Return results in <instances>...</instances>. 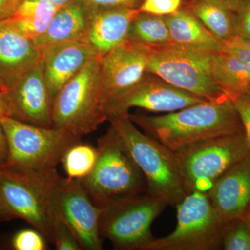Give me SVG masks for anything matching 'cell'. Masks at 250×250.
I'll list each match as a JSON object with an SVG mask.
<instances>
[{
  "label": "cell",
  "mask_w": 250,
  "mask_h": 250,
  "mask_svg": "<svg viewBox=\"0 0 250 250\" xmlns=\"http://www.w3.org/2000/svg\"><path fill=\"white\" fill-rule=\"evenodd\" d=\"M230 1H236V0H230Z\"/></svg>",
  "instance_id": "obj_41"
},
{
  "label": "cell",
  "mask_w": 250,
  "mask_h": 250,
  "mask_svg": "<svg viewBox=\"0 0 250 250\" xmlns=\"http://www.w3.org/2000/svg\"><path fill=\"white\" fill-rule=\"evenodd\" d=\"M149 192L121 197L102 207L100 234L120 250H143L154 238L151 225L167 206Z\"/></svg>",
  "instance_id": "obj_6"
},
{
  "label": "cell",
  "mask_w": 250,
  "mask_h": 250,
  "mask_svg": "<svg viewBox=\"0 0 250 250\" xmlns=\"http://www.w3.org/2000/svg\"><path fill=\"white\" fill-rule=\"evenodd\" d=\"M60 177L56 167H0V205L6 220H25L53 244L52 195Z\"/></svg>",
  "instance_id": "obj_2"
},
{
  "label": "cell",
  "mask_w": 250,
  "mask_h": 250,
  "mask_svg": "<svg viewBox=\"0 0 250 250\" xmlns=\"http://www.w3.org/2000/svg\"><path fill=\"white\" fill-rule=\"evenodd\" d=\"M43 1H47L49 4L54 5V6L58 8V9H62L64 6H66L67 5L75 2L77 0H43Z\"/></svg>",
  "instance_id": "obj_37"
},
{
  "label": "cell",
  "mask_w": 250,
  "mask_h": 250,
  "mask_svg": "<svg viewBox=\"0 0 250 250\" xmlns=\"http://www.w3.org/2000/svg\"><path fill=\"white\" fill-rule=\"evenodd\" d=\"M89 11L85 42L98 57L127 42L130 26L139 9H111Z\"/></svg>",
  "instance_id": "obj_18"
},
{
  "label": "cell",
  "mask_w": 250,
  "mask_h": 250,
  "mask_svg": "<svg viewBox=\"0 0 250 250\" xmlns=\"http://www.w3.org/2000/svg\"><path fill=\"white\" fill-rule=\"evenodd\" d=\"M0 220H6L5 218L4 212H3L2 208H1V205H0Z\"/></svg>",
  "instance_id": "obj_38"
},
{
  "label": "cell",
  "mask_w": 250,
  "mask_h": 250,
  "mask_svg": "<svg viewBox=\"0 0 250 250\" xmlns=\"http://www.w3.org/2000/svg\"><path fill=\"white\" fill-rule=\"evenodd\" d=\"M45 237L38 230L23 229L13 237V248L16 250H45L47 249Z\"/></svg>",
  "instance_id": "obj_28"
},
{
  "label": "cell",
  "mask_w": 250,
  "mask_h": 250,
  "mask_svg": "<svg viewBox=\"0 0 250 250\" xmlns=\"http://www.w3.org/2000/svg\"><path fill=\"white\" fill-rule=\"evenodd\" d=\"M9 145V159L5 166L21 168H54L64 154L81 142L66 130L43 127L24 123L13 117L0 118Z\"/></svg>",
  "instance_id": "obj_10"
},
{
  "label": "cell",
  "mask_w": 250,
  "mask_h": 250,
  "mask_svg": "<svg viewBox=\"0 0 250 250\" xmlns=\"http://www.w3.org/2000/svg\"><path fill=\"white\" fill-rule=\"evenodd\" d=\"M207 195L224 223L246 218L250 207V152L220 177Z\"/></svg>",
  "instance_id": "obj_16"
},
{
  "label": "cell",
  "mask_w": 250,
  "mask_h": 250,
  "mask_svg": "<svg viewBox=\"0 0 250 250\" xmlns=\"http://www.w3.org/2000/svg\"><path fill=\"white\" fill-rule=\"evenodd\" d=\"M0 90L1 91H9V89L1 82H0Z\"/></svg>",
  "instance_id": "obj_39"
},
{
  "label": "cell",
  "mask_w": 250,
  "mask_h": 250,
  "mask_svg": "<svg viewBox=\"0 0 250 250\" xmlns=\"http://www.w3.org/2000/svg\"><path fill=\"white\" fill-rule=\"evenodd\" d=\"M183 8L195 16L223 45L238 36L234 12L229 0H189Z\"/></svg>",
  "instance_id": "obj_21"
},
{
  "label": "cell",
  "mask_w": 250,
  "mask_h": 250,
  "mask_svg": "<svg viewBox=\"0 0 250 250\" xmlns=\"http://www.w3.org/2000/svg\"><path fill=\"white\" fill-rule=\"evenodd\" d=\"M54 243L57 250H82L76 237L67 224L54 212Z\"/></svg>",
  "instance_id": "obj_27"
},
{
  "label": "cell",
  "mask_w": 250,
  "mask_h": 250,
  "mask_svg": "<svg viewBox=\"0 0 250 250\" xmlns=\"http://www.w3.org/2000/svg\"><path fill=\"white\" fill-rule=\"evenodd\" d=\"M241 119L250 149V95L240 94L230 97Z\"/></svg>",
  "instance_id": "obj_32"
},
{
  "label": "cell",
  "mask_w": 250,
  "mask_h": 250,
  "mask_svg": "<svg viewBox=\"0 0 250 250\" xmlns=\"http://www.w3.org/2000/svg\"><path fill=\"white\" fill-rule=\"evenodd\" d=\"M127 42L148 50L174 46L165 16L140 11L130 26Z\"/></svg>",
  "instance_id": "obj_23"
},
{
  "label": "cell",
  "mask_w": 250,
  "mask_h": 250,
  "mask_svg": "<svg viewBox=\"0 0 250 250\" xmlns=\"http://www.w3.org/2000/svg\"><path fill=\"white\" fill-rule=\"evenodd\" d=\"M96 57V52L83 41L59 42L42 48V71L53 103L64 85Z\"/></svg>",
  "instance_id": "obj_17"
},
{
  "label": "cell",
  "mask_w": 250,
  "mask_h": 250,
  "mask_svg": "<svg viewBox=\"0 0 250 250\" xmlns=\"http://www.w3.org/2000/svg\"><path fill=\"white\" fill-rule=\"evenodd\" d=\"M207 102L179 89L160 77L147 72L132 88L104 105V113L109 118L128 116L131 108L154 113H171Z\"/></svg>",
  "instance_id": "obj_12"
},
{
  "label": "cell",
  "mask_w": 250,
  "mask_h": 250,
  "mask_svg": "<svg viewBox=\"0 0 250 250\" xmlns=\"http://www.w3.org/2000/svg\"><path fill=\"white\" fill-rule=\"evenodd\" d=\"M211 69L215 82L229 96L249 94L250 63L221 50L212 53Z\"/></svg>",
  "instance_id": "obj_22"
},
{
  "label": "cell",
  "mask_w": 250,
  "mask_h": 250,
  "mask_svg": "<svg viewBox=\"0 0 250 250\" xmlns=\"http://www.w3.org/2000/svg\"><path fill=\"white\" fill-rule=\"evenodd\" d=\"M250 95V93H249Z\"/></svg>",
  "instance_id": "obj_42"
},
{
  "label": "cell",
  "mask_w": 250,
  "mask_h": 250,
  "mask_svg": "<svg viewBox=\"0 0 250 250\" xmlns=\"http://www.w3.org/2000/svg\"><path fill=\"white\" fill-rule=\"evenodd\" d=\"M108 121L144 176L147 192L163 197L173 207L183 201L187 192L175 153L141 132L129 115Z\"/></svg>",
  "instance_id": "obj_3"
},
{
  "label": "cell",
  "mask_w": 250,
  "mask_h": 250,
  "mask_svg": "<svg viewBox=\"0 0 250 250\" xmlns=\"http://www.w3.org/2000/svg\"><path fill=\"white\" fill-rule=\"evenodd\" d=\"M97 148L93 170L81 179L95 205L102 207L116 199L147 191L144 176L110 125Z\"/></svg>",
  "instance_id": "obj_4"
},
{
  "label": "cell",
  "mask_w": 250,
  "mask_h": 250,
  "mask_svg": "<svg viewBox=\"0 0 250 250\" xmlns=\"http://www.w3.org/2000/svg\"><path fill=\"white\" fill-rule=\"evenodd\" d=\"M250 152L244 131L194 143L175 153L186 191L207 193L218 179Z\"/></svg>",
  "instance_id": "obj_7"
},
{
  "label": "cell",
  "mask_w": 250,
  "mask_h": 250,
  "mask_svg": "<svg viewBox=\"0 0 250 250\" xmlns=\"http://www.w3.org/2000/svg\"><path fill=\"white\" fill-rule=\"evenodd\" d=\"M246 218V220H248V223H249L250 225V207L249 209H248V213H247Z\"/></svg>",
  "instance_id": "obj_40"
},
{
  "label": "cell",
  "mask_w": 250,
  "mask_h": 250,
  "mask_svg": "<svg viewBox=\"0 0 250 250\" xmlns=\"http://www.w3.org/2000/svg\"><path fill=\"white\" fill-rule=\"evenodd\" d=\"M4 116L12 117V109L9 91L0 90V118Z\"/></svg>",
  "instance_id": "obj_36"
},
{
  "label": "cell",
  "mask_w": 250,
  "mask_h": 250,
  "mask_svg": "<svg viewBox=\"0 0 250 250\" xmlns=\"http://www.w3.org/2000/svg\"><path fill=\"white\" fill-rule=\"evenodd\" d=\"M148 136L172 152L205 140L244 131L231 98L204 102L161 116L129 114Z\"/></svg>",
  "instance_id": "obj_1"
},
{
  "label": "cell",
  "mask_w": 250,
  "mask_h": 250,
  "mask_svg": "<svg viewBox=\"0 0 250 250\" xmlns=\"http://www.w3.org/2000/svg\"><path fill=\"white\" fill-rule=\"evenodd\" d=\"M42 49L10 19L0 21V82L12 90L41 62Z\"/></svg>",
  "instance_id": "obj_14"
},
{
  "label": "cell",
  "mask_w": 250,
  "mask_h": 250,
  "mask_svg": "<svg viewBox=\"0 0 250 250\" xmlns=\"http://www.w3.org/2000/svg\"><path fill=\"white\" fill-rule=\"evenodd\" d=\"M229 1L234 12L237 36L250 39V0Z\"/></svg>",
  "instance_id": "obj_29"
},
{
  "label": "cell",
  "mask_w": 250,
  "mask_h": 250,
  "mask_svg": "<svg viewBox=\"0 0 250 250\" xmlns=\"http://www.w3.org/2000/svg\"><path fill=\"white\" fill-rule=\"evenodd\" d=\"M9 159V145L7 136L0 123V167L8 164Z\"/></svg>",
  "instance_id": "obj_35"
},
{
  "label": "cell",
  "mask_w": 250,
  "mask_h": 250,
  "mask_svg": "<svg viewBox=\"0 0 250 250\" xmlns=\"http://www.w3.org/2000/svg\"><path fill=\"white\" fill-rule=\"evenodd\" d=\"M176 208L175 229L163 238H153L143 250H215L221 247L225 223L207 193L190 192Z\"/></svg>",
  "instance_id": "obj_9"
},
{
  "label": "cell",
  "mask_w": 250,
  "mask_h": 250,
  "mask_svg": "<svg viewBox=\"0 0 250 250\" xmlns=\"http://www.w3.org/2000/svg\"><path fill=\"white\" fill-rule=\"evenodd\" d=\"M221 247L225 250H250V225L246 218L225 223Z\"/></svg>",
  "instance_id": "obj_26"
},
{
  "label": "cell",
  "mask_w": 250,
  "mask_h": 250,
  "mask_svg": "<svg viewBox=\"0 0 250 250\" xmlns=\"http://www.w3.org/2000/svg\"><path fill=\"white\" fill-rule=\"evenodd\" d=\"M107 117L103 110V89L99 57L90 61L67 82L54 100L53 127L82 139L94 132Z\"/></svg>",
  "instance_id": "obj_5"
},
{
  "label": "cell",
  "mask_w": 250,
  "mask_h": 250,
  "mask_svg": "<svg viewBox=\"0 0 250 250\" xmlns=\"http://www.w3.org/2000/svg\"><path fill=\"white\" fill-rule=\"evenodd\" d=\"M52 207L71 229L82 250H103L102 208L94 203L81 179L61 177L54 188Z\"/></svg>",
  "instance_id": "obj_11"
},
{
  "label": "cell",
  "mask_w": 250,
  "mask_h": 250,
  "mask_svg": "<svg viewBox=\"0 0 250 250\" xmlns=\"http://www.w3.org/2000/svg\"><path fill=\"white\" fill-rule=\"evenodd\" d=\"M98 148L82 142L67 149L62 163L69 179H83L89 175L98 159Z\"/></svg>",
  "instance_id": "obj_25"
},
{
  "label": "cell",
  "mask_w": 250,
  "mask_h": 250,
  "mask_svg": "<svg viewBox=\"0 0 250 250\" xmlns=\"http://www.w3.org/2000/svg\"><path fill=\"white\" fill-rule=\"evenodd\" d=\"M59 9L43 0H23L9 19L34 41L45 32Z\"/></svg>",
  "instance_id": "obj_24"
},
{
  "label": "cell",
  "mask_w": 250,
  "mask_h": 250,
  "mask_svg": "<svg viewBox=\"0 0 250 250\" xmlns=\"http://www.w3.org/2000/svg\"><path fill=\"white\" fill-rule=\"evenodd\" d=\"M222 51L234 56L242 62L250 63V39L237 36L233 40L224 44Z\"/></svg>",
  "instance_id": "obj_33"
},
{
  "label": "cell",
  "mask_w": 250,
  "mask_h": 250,
  "mask_svg": "<svg viewBox=\"0 0 250 250\" xmlns=\"http://www.w3.org/2000/svg\"><path fill=\"white\" fill-rule=\"evenodd\" d=\"M90 11L100 9H139L144 0H77Z\"/></svg>",
  "instance_id": "obj_31"
},
{
  "label": "cell",
  "mask_w": 250,
  "mask_h": 250,
  "mask_svg": "<svg viewBox=\"0 0 250 250\" xmlns=\"http://www.w3.org/2000/svg\"><path fill=\"white\" fill-rule=\"evenodd\" d=\"M213 52L170 46L147 52V72L207 101L230 98L213 78Z\"/></svg>",
  "instance_id": "obj_8"
},
{
  "label": "cell",
  "mask_w": 250,
  "mask_h": 250,
  "mask_svg": "<svg viewBox=\"0 0 250 250\" xmlns=\"http://www.w3.org/2000/svg\"><path fill=\"white\" fill-rule=\"evenodd\" d=\"M88 23L89 11L76 1L59 9L45 32L34 41L41 49L68 41L85 42Z\"/></svg>",
  "instance_id": "obj_20"
},
{
  "label": "cell",
  "mask_w": 250,
  "mask_h": 250,
  "mask_svg": "<svg viewBox=\"0 0 250 250\" xmlns=\"http://www.w3.org/2000/svg\"><path fill=\"white\" fill-rule=\"evenodd\" d=\"M9 95L13 118L36 126L53 127V100L46 83L41 61L9 90Z\"/></svg>",
  "instance_id": "obj_15"
},
{
  "label": "cell",
  "mask_w": 250,
  "mask_h": 250,
  "mask_svg": "<svg viewBox=\"0 0 250 250\" xmlns=\"http://www.w3.org/2000/svg\"><path fill=\"white\" fill-rule=\"evenodd\" d=\"M183 0H144L139 8L140 12L166 16L182 8Z\"/></svg>",
  "instance_id": "obj_30"
},
{
  "label": "cell",
  "mask_w": 250,
  "mask_h": 250,
  "mask_svg": "<svg viewBox=\"0 0 250 250\" xmlns=\"http://www.w3.org/2000/svg\"><path fill=\"white\" fill-rule=\"evenodd\" d=\"M148 49L131 42L99 57L103 107L139 83L147 72Z\"/></svg>",
  "instance_id": "obj_13"
},
{
  "label": "cell",
  "mask_w": 250,
  "mask_h": 250,
  "mask_svg": "<svg viewBox=\"0 0 250 250\" xmlns=\"http://www.w3.org/2000/svg\"><path fill=\"white\" fill-rule=\"evenodd\" d=\"M165 18L175 47L207 52L222 50L223 43L188 10L182 7Z\"/></svg>",
  "instance_id": "obj_19"
},
{
  "label": "cell",
  "mask_w": 250,
  "mask_h": 250,
  "mask_svg": "<svg viewBox=\"0 0 250 250\" xmlns=\"http://www.w3.org/2000/svg\"><path fill=\"white\" fill-rule=\"evenodd\" d=\"M23 0H0V21L12 17Z\"/></svg>",
  "instance_id": "obj_34"
}]
</instances>
